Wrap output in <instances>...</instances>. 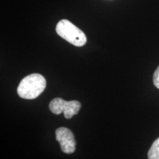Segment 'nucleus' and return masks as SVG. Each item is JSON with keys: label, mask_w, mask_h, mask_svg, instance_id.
<instances>
[{"label": "nucleus", "mask_w": 159, "mask_h": 159, "mask_svg": "<svg viewBox=\"0 0 159 159\" xmlns=\"http://www.w3.org/2000/svg\"><path fill=\"white\" fill-rule=\"evenodd\" d=\"M47 82L40 74H31L25 77L19 83L17 93L20 97L26 99L37 98L44 91Z\"/></svg>", "instance_id": "obj_1"}, {"label": "nucleus", "mask_w": 159, "mask_h": 159, "mask_svg": "<svg viewBox=\"0 0 159 159\" xmlns=\"http://www.w3.org/2000/svg\"><path fill=\"white\" fill-rule=\"evenodd\" d=\"M49 108L53 114L59 115L63 112L66 119H71L73 116L77 114L81 108V105L77 100L65 101L64 99L57 97L51 101Z\"/></svg>", "instance_id": "obj_3"}, {"label": "nucleus", "mask_w": 159, "mask_h": 159, "mask_svg": "<svg viewBox=\"0 0 159 159\" xmlns=\"http://www.w3.org/2000/svg\"><path fill=\"white\" fill-rule=\"evenodd\" d=\"M153 84L157 89H159V66L155 71L153 75Z\"/></svg>", "instance_id": "obj_6"}, {"label": "nucleus", "mask_w": 159, "mask_h": 159, "mask_svg": "<svg viewBox=\"0 0 159 159\" xmlns=\"http://www.w3.org/2000/svg\"><path fill=\"white\" fill-rule=\"evenodd\" d=\"M56 140L61 145V150L64 153L71 154L75 151L76 142L74 134L66 128H59L55 131Z\"/></svg>", "instance_id": "obj_4"}, {"label": "nucleus", "mask_w": 159, "mask_h": 159, "mask_svg": "<svg viewBox=\"0 0 159 159\" xmlns=\"http://www.w3.org/2000/svg\"><path fill=\"white\" fill-rule=\"evenodd\" d=\"M55 30L60 37L75 47H83L87 42L85 33L69 20H61L57 24Z\"/></svg>", "instance_id": "obj_2"}, {"label": "nucleus", "mask_w": 159, "mask_h": 159, "mask_svg": "<svg viewBox=\"0 0 159 159\" xmlns=\"http://www.w3.org/2000/svg\"><path fill=\"white\" fill-rule=\"evenodd\" d=\"M148 159H159V138L155 141L149 150Z\"/></svg>", "instance_id": "obj_5"}]
</instances>
